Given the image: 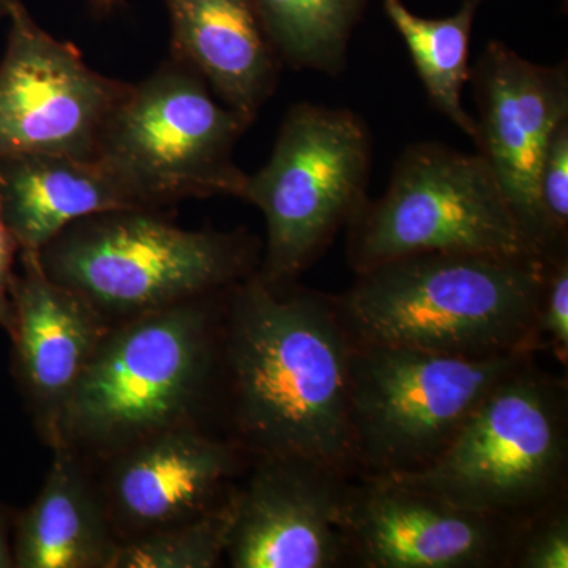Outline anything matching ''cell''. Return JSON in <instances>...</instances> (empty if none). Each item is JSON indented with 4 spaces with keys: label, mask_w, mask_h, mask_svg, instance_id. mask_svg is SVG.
<instances>
[{
    "label": "cell",
    "mask_w": 568,
    "mask_h": 568,
    "mask_svg": "<svg viewBox=\"0 0 568 568\" xmlns=\"http://www.w3.org/2000/svg\"><path fill=\"white\" fill-rule=\"evenodd\" d=\"M538 200L555 256L567 253L568 234V121L558 126L549 141L540 175Z\"/></svg>",
    "instance_id": "obj_22"
},
{
    "label": "cell",
    "mask_w": 568,
    "mask_h": 568,
    "mask_svg": "<svg viewBox=\"0 0 568 568\" xmlns=\"http://www.w3.org/2000/svg\"><path fill=\"white\" fill-rule=\"evenodd\" d=\"M252 123L171 59L130 85L97 159L149 211L186 197H242L248 174L234 163V148Z\"/></svg>",
    "instance_id": "obj_9"
},
{
    "label": "cell",
    "mask_w": 568,
    "mask_h": 568,
    "mask_svg": "<svg viewBox=\"0 0 568 568\" xmlns=\"http://www.w3.org/2000/svg\"><path fill=\"white\" fill-rule=\"evenodd\" d=\"M118 2L119 0H95L97 6L102 7V9H111Z\"/></svg>",
    "instance_id": "obj_28"
},
{
    "label": "cell",
    "mask_w": 568,
    "mask_h": 568,
    "mask_svg": "<svg viewBox=\"0 0 568 568\" xmlns=\"http://www.w3.org/2000/svg\"><path fill=\"white\" fill-rule=\"evenodd\" d=\"M239 491L201 514L119 541L108 568H212L220 566L237 517Z\"/></svg>",
    "instance_id": "obj_21"
},
{
    "label": "cell",
    "mask_w": 568,
    "mask_h": 568,
    "mask_svg": "<svg viewBox=\"0 0 568 568\" xmlns=\"http://www.w3.org/2000/svg\"><path fill=\"white\" fill-rule=\"evenodd\" d=\"M235 448L190 426L164 429L122 452L108 481L106 514L130 537L201 514L234 473Z\"/></svg>",
    "instance_id": "obj_15"
},
{
    "label": "cell",
    "mask_w": 568,
    "mask_h": 568,
    "mask_svg": "<svg viewBox=\"0 0 568 568\" xmlns=\"http://www.w3.org/2000/svg\"><path fill=\"white\" fill-rule=\"evenodd\" d=\"M549 267L544 257L413 254L361 272L334 302L355 345L474 358L532 354Z\"/></svg>",
    "instance_id": "obj_2"
},
{
    "label": "cell",
    "mask_w": 568,
    "mask_h": 568,
    "mask_svg": "<svg viewBox=\"0 0 568 568\" xmlns=\"http://www.w3.org/2000/svg\"><path fill=\"white\" fill-rule=\"evenodd\" d=\"M14 567L13 549L10 547L9 525L0 511V568Z\"/></svg>",
    "instance_id": "obj_26"
},
{
    "label": "cell",
    "mask_w": 568,
    "mask_h": 568,
    "mask_svg": "<svg viewBox=\"0 0 568 568\" xmlns=\"http://www.w3.org/2000/svg\"><path fill=\"white\" fill-rule=\"evenodd\" d=\"M347 476L302 458H260L227 547L234 568H334L349 562Z\"/></svg>",
    "instance_id": "obj_13"
},
{
    "label": "cell",
    "mask_w": 568,
    "mask_h": 568,
    "mask_svg": "<svg viewBox=\"0 0 568 568\" xmlns=\"http://www.w3.org/2000/svg\"><path fill=\"white\" fill-rule=\"evenodd\" d=\"M0 204L20 252L33 253L85 216L144 209L99 159L69 155L0 162Z\"/></svg>",
    "instance_id": "obj_17"
},
{
    "label": "cell",
    "mask_w": 568,
    "mask_h": 568,
    "mask_svg": "<svg viewBox=\"0 0 568 568\" xmlns=\"http://www.w3.org/2000/svg\"><path fill=\"white\" fill-rule=\"evenodd\" d=\"M481 2L463 0L457 13L429 20L407 9L403 0H384V11L405 41L433 106L473 140L476 118L466 111L463 92L470 78V33Z\"/></svg>",
    "instance_id": "obj_19"
},
{
    "label": "cell",
    "mask_w": 568,
    "mask_h": 568,
    "mask_svg": "<svg viewBox=\"0 0 568 568\" xmlns=\"http://www.w3.org/2000/svg\"><path fill=\"white\" fill-rule=\"evenodd\" d=\"M508 567H568V510L562 500L521 526Z\"/></svg>",
    "instance_id": "obj_23"
},
{
    "label": "cell",
    "mask_w": 568,
    "mask_h": 568,
    "mask_svg": "<svg viewBox=\"0 0 568 568\" xmlns=\"http://www.w3.org/2000/svg\"><path fill=\"white\" fill-rule=\"evenodd\" d=\"M354 342L334 297L278 294L254 275L235 287L227 366L239 433L260 458L357 473L351 439Z\"/></svg>",
    "instance_id": "obj_1"
},
{
    "label": "cell",
    "mask_w": 568,
    "mask_h": 568,
    "mask_svg": "<svg viewBox=\"0 0 568 568\" xmlns=\"http://www.w3.org/2000/svg\"><path fill=\"white\" fill-rule=\"evenodd\" d=\"M521 526L387 477L351 485L347 559L364 568L508 567Z\"/></svg>",
    "instance_id": "obj_11"
},
{
    "label": "cell",
    "mask_w": 568,
    "mask_h": 568,
    "mask_svg": "<svg viewBox=\"0 0 568 568\" xmlns=\"http://www.w3.org/2000/svg\"><path fill=\"white\" fill-rule=\"evenodd\" d=\"M347 227V257L357 274L422 253L547 260L523 231L480 153L439 142L409 145L386 193L368 197Z\"/></svg>",
    "instance_id": "obj_7"
},
{
    "label": "cell",
    "mask_w": 568,
    "mask_h": 568,
    "mask_svg": "<svg viewBox=\"0 0 568 568\" xmlns=\"http://www.w3.org/2000/svg\"><path fill=\"white\" fill-rule=\"evenodd\" d=\"M200 298L108 331L67 405L61 443L126 448L185 425L212 362L211 312Z\"/></svg>",
    "instance_id": "obj_5"
},
{
    "label": "cell",
    "mask_w": 568,
    "mask_h": 568,
    "mask_svg": "<svg viewBox=\"0 0 568 568\" xmlns=\"http://www.w3.org/2000/svg\"><path fill=\"white\" fill-rule=\"evenodd\" d=\"M54 459L36 503L18 523L14 567L108 568L119 541L73 447L55 444Z\"/></svg>",
    "instance_id": "obj_18"
},
{
    "label": "cell",
    "mask_w": 568,
    "mask_h": 568,
    "mask_svg": "<svg viewBox=\"0 0 568 568\" xmlns=\"http://www.w3.org/2000/svg\"><path fill=\"white\" fill-rule=\"evenodd\" d=\"M11 2L13 0H0V21L7 20V17H9Z\"/></svg>",
    "instance_id": "obj_27"
},
{
    "label": "cell",
    "mask_w": 568,
    "mask_h": 568,
    "mask_svg": "<svg viewBox=\"0 0 568 568\" xmlns=\"http://www.w3.org/2000/svg\"><path fill=\"white\" fill-rule=\"evenodd\" d=\"M39 260L50 278L104 320H132L239 282L252 253L235 235L183 230L149 209H134L71 223Z\"/></svg>",
    "instance_id": "obj_4"
},
{
    "label": "cell",
    "mask_w": 568,
    "mask_h": 568,
    "mask_svg": "<svg viewBox=\"0 0 568 568\" xmlns=\"http://www.w3.org/2000/svg\"><path fill=\"white\" fill-rule=\"evenodd\" d=\"M372 133L345 108L294 104L263 170L246 179L242 200L267 224L261 280L293 282L368 201Z\"/></svg>",
    "instance_id": "obj_8"
},
{
    "label": "cell",
    "mask_w": 568,
    "mask_h": 568,
    "mask_svg": "<svg viewBox=\"0 0 568 568\" xmlns=\"http://www.w3.org/2000/svg\"><path fill=\"white\" fill-rule=\"evenodd\" d=\"M532 354L459 357L355 345L351 358V439L362 477L417 473L450 446L485 396Z\"/></svg>",
    "instance_id": "obj_6"
},
{
    "label": "cell",
    "mask_w": 568,
    "mask_h": 568,
    "mask_svg": "<svg viewBox=\"0 0 568 568\" xmlns=\"http://www.w3.org/2000/svg\"><path fill=\"white\" fill-rule=\"evenodd\" d=\"M530 353L551 351L560 364L568 361V257H555L529 343Z\"/></svg>",
    "instance_id": "obj_24"
},
{
    "label": "cell",
    "mask_w": 568,
    "mask_h": 568,
    "mask_svg": "<svg viewBox=\"0 0 568 568\" xmlns=\"http://www.w3.org/2000/svg\"><path fill=\"white\" fill-rule=\"evenodd\" d=\"M282 63L338 74L368 0H252Z\"/></svg>",
    "instance_id": "obj_20"
},
{
    "label": "cell",
    "mask_w": 568,
    "mask_h": 568,
    "mask_svg": "<svg viewBox=\"0 0 568 568\" xmlns=\"http://www.w3.org/2000/svg\"><path fill=\"white\" fill-rule=\"evenodd\" d=\"M20 252L13 234H11L2 204H0V325L11 335L13 332L14 315L13 301H11V287H13L14 256Z\"/></svg>",
    "instance_id": "obj_25"
},
{
    "label": "cell",
    "mask_w": 568,
    "mask_h": 568,
    "mask_svg": "<svg viewBox=\"0 0 568 568\" xmlns=\"http://www.w3.org/2000/svg\"><path fill=\"white\" fill-rule=\"evenodd\" d=\"M11 301L18 379L41 435L54 447L74 387L111 327L81 295L50 278L39 253L21 252Z\"/></svg>",
    "instance_id": "obj_14"
},
{
    "label": "cell",
    "mask_w": 568,
    "mask_h": 568,
    "mask_svg": "<svg viewBox=\"0 0 568 568\" xmlns=\"http://www.w3.org/2000/svg\"><path fill=\"white\" fill-rule=\"evenodd\" d=\"M173 59L203 78L220 102L250 122L274 95L278 54L252 0H164Z\"/></svg>",
    "instance_id": "obj_16"
},
{
    "label": "cell",
    "mask_w": 568,
    "mask_h": 568,
    "mask_svg": "<svg viewBox=\"0 0 568 568\" xmlns=\"http://www.w3.org/2000/svg\"><path fill=\"white\" fill-rule=\"evenodd\" d=\"M469 81L478 110V153L529 241L541 256L555 260L538 200V175L552 134L568 121L566 65H538L491 41Z\"/></svg>",
    "instance_id": "obj_12"
},
{
    "label": "cell",
    "mask_w": 568,
    "mask_h": 568,
    "mask_svg": "<svg viewBox=\"0 0 568 568\" xmlns=\"http://www.w3.org/2000/svg\"><path fill=\"white\" fill-rule=\"evenodd\" d=\"M0 62V162L26 155L97 159L108 123L130 85L92 70L52 37L21 0L10 6Z\"/></svg>",
    "instance_id": "obj_10"
},
{
    "label": "cell",
    "mask_w": 568,
    "mask_h": 568,
    "mask_svg": "<svg viewBox=\"0 0 568 568\" xmlns=\"http://www.w3.org/2000/svg\"><path fill=\"white\" fill-rule=\"evenodd\" d=\"M567 384L532 358L497 384L433 465L387 477L523 526L564 499Z\"/></svg>",
    "instance_id": "obj_3"
}]
</instances>
